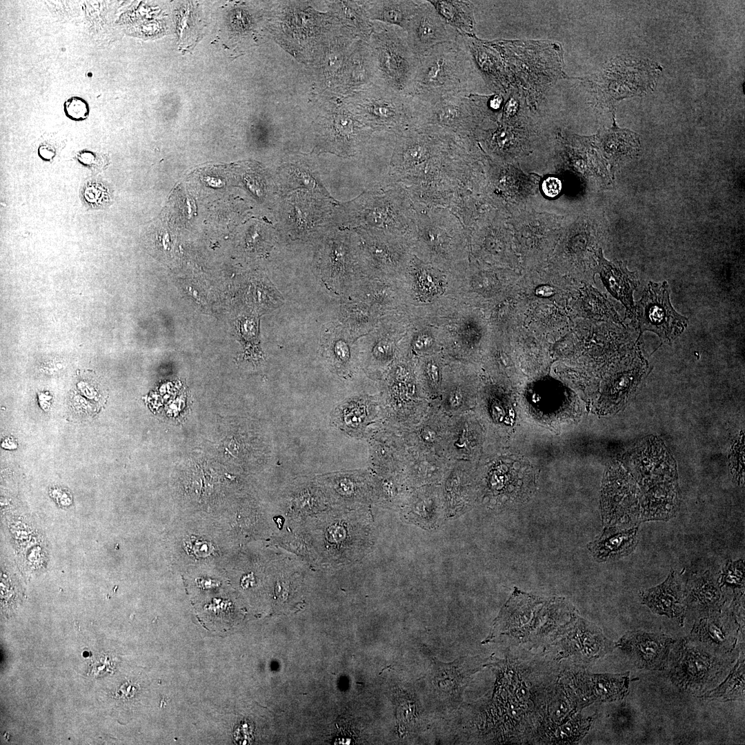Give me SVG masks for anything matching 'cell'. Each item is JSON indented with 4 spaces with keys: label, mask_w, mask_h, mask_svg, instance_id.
Wrapping results in <instances>:
<instances>
[{
    "label": "cell",
    "mask_w": 745,
    "mask_h": 745,
    "mask_svg": "<svg viewBox=\"0 0 745 745\" xmlns=\"http://www.w3.org/2000/svg\"><path fill=\"white\" fill-rule=\"evenodd\" d=\"M395 136L389 167L380 183L400 186L415 204L448 208L469 150L455 135L433 126Z\"/></svg>",
    "instance_id": "obj_1"
},
{
    "label": "cell",
    "mask_w": 745,
    "mask_h": 745,
    "mask_svg": "<svg viewBox=\"0 0 745 745\" xmlns=\"http://www.w3.org/2000/svg\"><path fill=\"white\" fill-rule=\"evenodd\" d=\"M504 65L508 95L514 92L530 108H537L557 81L569 79L564 70L563 50L550 41L493 39Z\"/></svg>",
    "instance_id": "obj_2"
},
{
    "label": "cell",
    "mask_w": 745,
    "mask_h": 745,
    "mask_svg": "<svg viewBox=\"0 0 745 745\" xmlns=\"http://www.w3.org/2000/svg\"><path fill=\"white\" fill-rule=\"evenodd\" d=\"M415 216L413 202L397 184L378 183L375 188L338 206V226L408 237Z\"/></svg>",
    "instance_id": "obj_3"
},
{
    "label": "cell",
    "mask_w": 745,
    "mask_h": 745,
    "mask_svg": "<svg viewBox=\"0 0 745 745\" xmlns=\"http://www.w3.org/2000/svg\"><path fill=\"white\" fill-rule=\"evenodd\" d=\"M476 71L459 33L455 41L437 44L420 57L409 95L430 101L446 95L474 94Z\"/></svg>",
    "instance_id": "obj_4"
},
{
    "label": "cell",
    "mask_w": 745,
    "mask_h": 745,
    "mask_svg": "<svg viewBox=\"0 0 745 745\" xmlns=\"http://www.w3.org/2000/svg\"><path fill=\"white\" fill-rule=\"evenodd\" d=\"M661 66L629 55L614 57L596 73L579 78L593 103L615 114L619 101L644 95L655 87Z\"/></svg>",
    "instance_id": "obj_5"
},
{
    "label": "cell",
    "mask_w": 745,
    "mask_h": 745,
    "mask_svg": "<svg viewBox=\"0 0 745 745\" xmlns=\"http://www.w3.org/2000/svg\"><path fill=\"white\" fill-rule=\"evenodd\" d=\"M416 99L419 103L416 127L435 126L462 141L476 142L475 134L491 112L488 95L479 93L446 95L430 101Z\"/></svg>",
    "instance_id": "obj_6"
},
{
    "label": "cell",
    "mask_w": 745,
    "mask_h": 745,
    "mask_svg": "<svg viewBox=\"0 0 745 745\" xmlns=\"http://www.w3.org/2000/svg\"><path fill=\"white\" fill-rule=\"evenodd\" d=\"M351 103L353 114L375 132L396 135L416 126L418 100L383 85L375 83L357 92Z\"/></svg>",
    "instance_id": "obj_7"
},
{
    "label": "cell",
    "mask_w": 745,
    "mask_h": 745,
    "mask_svg": "<svg viewBox=\"0 0 745 745\" xmlns=\"http://www.w3.org/2000/svg\"><path fill=\"white\" fill-rule=\"evenodd\" d=\"M377 84L409 95L419 63V57L410 47L406 32L395 26L372 28L370 37Z\"/></svg>",
    "instance_id": "obj_8"
},
{
    "label": "cell",
    "mask_w": 745,
    "mask_h": 745,
    "mask_svg": "<svg viewBox=\"0 0 745 745\" xmlns=\"http://www.w3.org/2000/svg\"><path fill=\"white\" fill-rule=\"evenodd\" d=\"M281 224L292 239L323 237L338 226V206L330 197L307 190L285 193L281 201Z\"/></svg>",
    "instance_id": "obj_9"
},
{
    "label": "cell",
    "mask_w": 745,
    "mask_h": 745,
    "mask_svg": "<svg viewBox=\"0 0 745 745\" xmlns=\"http://www.w3.org/2000/svg\"><path fill=\"white\" fill-rule=\"evenodd\" d=\"M414 227L409 239H415L434 258L449 260L459 250L468 229L447 208L413 203Z\"/></svg>",
    "instance_id": "obj_10"
},
{
    "label": "cell",
    "mask_w": 745,
    "mask_h": 745,
    "mask_svg": "<svg viewBox=\"0 0 745 745\" xmlns=\"http://www.w3.org/2000/svg\"><path fill=\"white\" fill-rule=\"evenodd\" d=\"M642 492L637 481L619 460L606 470L602 485L601 510L606 527L639 525Z\"/></svg>",
    "instance_id": "obj_11"
},
{
    "label": "cell",
    "mask_w": 745,
    "mask_h": 745,
    "mask_svg": "<svg viewBox=\"0 0 745 745\" xmlns=\"http://www.w3.org/2000/svg\"><path fill=\"white\" fill-rule=\"evenodd\" d=\"M668 664L671 679L677 686L701 693L716 684L729 662L719 655L681 641L670 654Z\"/></svg>",
    "instance_id": "obj_12"
},
{
    "label": "cell",
    "mask_w": 745,
    "mask_h": 745,
    "mask_svg": "<svg viewBox=\"0 0 745 745\" xmlns=\"http://www.w3.org/2000/svg\"><path fill=\"white\" fill-rule=\"evenodd\" d=\"M635 315L640 333L653 332L664 343H670L679 337L688 321L672 306L666 281L648 282L642 298L635 305Z\"/></svg>",
    "instance_id": "obj_13"
},
{
    "label": "cell",
    "mask_w": 745,
    "mask_h": 745,
    "mask_svg": "<svg viewBox=\"0 0 745 745\" xmlns=\"http://www.w3.org/2000/svg\"><path fill=\"white\" fill-rule=\"evenodd\" d=\"M318 131V146L325 151L342 156L360 152L372 137L374 130L361 122L352 112L344 110L327 118Z\"/></svg>",
    "instance_id": "obj_14"
},
{
    "label": "cell",
    "mask_w": 745,
    "mask_h": 745,
    "mask_svg": "<svg viewBox=\"0 0 745 745\" xmlns=\"http://www.w3.org/2000/svg\"><path fill=\"white\" fill-rule=\"evenodd\" d=\"M404 31L410 48L419 58L437 44L455 41L459 34L446 23L429 1L424 0Z\"/></svg>",
    "instance_id": "obj_15"
},
{
    "label": "cell",
    "mask_w": 745,
    "mask_h": 745,
    "mask_svg": "<svg viewBox=\"0 0 745 745\" xmlns=\"http://www.w3.org/2000/svg\"><path fill=\"white\" fill-rule=\"evenodd\" d=\"M676 641L662 633L629 631L617 646L639 668L664 670L668 666L670 649Z\"/></svg>",
    "instance_id": "obj_16"
},
{
    "label": "cell",
    "mask_w": 745,
    "mask_h": 745,
    "mask_svg": "<svg viewBox=\"0 0 745 745\" xmlns=\"http://www.w3.org/2000/svg\"><path fill=\"white\" fill-rule=\"evenodd\" d=\"M482 666L481 660L476 657H461L450 663L434 659L433 684L440 695L457 699L468 683L470 677Z\"/></svg>",
    "instance_id": "obj_17"
},
{
    "label": "cell",
    "mask_w": 745,
    "mask_h": 745,
    "mask_svg": "<svg viewBox=\"0 0 745 745\" xmlns=\"http://www.w3.org/2000/svg\"><path fill=\"white\" fill-rule=\"evenodd\" d=\"M598 272L608 291L626 308L630 317L635 316L633 292L639 285L636 271H629L621 261L606 260L600 249L597 253Z\"/></svg>",
    "instance_id": "obj_18"
},
{
    "label": "cell",
    "mask_w": 745,
    "mask_h": 745,
    "mask_svg": "<svg viewBox=\"0 0 745 745\" xmlns=\"http://www.w3.org/2000/svg\"><path fill=\"white\" fill-rule=\"evenodd\" d=\"M640 599L655 614L681 620L684 618L686 607L684 590L674 570L662 584L642 590Z\"/></svg>",
    "instance_id": "obj_19"
},
{
    "label": "cell",
    "mask_w": 745,
    "mask_h": 745,
    "mask_svg": "<svg viewBox=\"0 0 745 745\" xmlns=\"http://www.w3.org/2000/svg\"><path fill=\"white\" fill-rule=\"evenodd\" d=\"M737 631V624L731 615H712L695 622L691 636L717 653H728L735 645Z\"/></svg>",
    "instance_id": "obj_20"
},
{
    "label": "cell",
    "mask_w": 745,
    "mask_h": 745,
    "mask_svg": "<svg viewBox=\"0 0 745 745\" xmlns=\"http://www.w3.org/2000/svg\"><path fill=\"white\" fill-rule=\"evenodd\" d=\"M639 525L630 528L605 527L602 534L588 544V549L599 562L625 557L635 549Z\"/></svg>",
    "instance_id": "obj_21"
},
{
    "label": "cell",
    "mask_w": 745,
    "mask_h": 745,
    "mask_svg": "<svg viewBox=\"0 0 745 745\" xmlns=\"http://www.w3.org/2000/svg\"><path fill=\"white\" fill-rule=\"evenodd\" d=\"M610 128L604 129L595 135L597 148L612 164L637 155L640 150L638 135L616 125L615 114Z\"/></svg>",
    "instance_id": "obj_22"
},
{
    "label": "cell",
    "mask_w": 745,
    "mask_h": 745,
    "mask_svg": "<svg viewBox=\"0 0 745 745\" xmlns=\"http://www.w3.org/2000/svg\"><path fill=\"white\" fill-rule=\"evenodd\" d=\"M684 596L686 606L711 613L721 608L724 604L719 585L708 571L691 577L684 590Z\"/></svg>",
    "instance_id": "obj_23"
},
{
    "label": "cell",
    "mask_w": 745,
    "mask_h": 745,
    "mask_svg": "<svg viewBox=\"0 0 745 745\" xmlns=\"http://www.w3.org/2000/svg\"><path fill=\"white\" fill-rule=\"evenodd\" d=\"M421 1H372L362 3L369 19L378 20L405 30Z\"/></svg>",
    "instance_id": "obj_24"
},
{
    "label": "cell",
    "mask_w": 745,
    "mask_h": 745,
    "mask_svg": "<svg viewBox=\"0 0 745 745\" xmlns=\"http://www.w3.org/2000/svg\"><path fill=\"white\" fill-rule=\"evenodd\" d=\"M446 23L466 37L475 33V6L472 1L429 0Z\"/></svg>",
    "instance_id": "obj_25"
},
{
    "label": "cell",
    "mask_w": 745,
    "mask_h": 745,
    "mask_svg": "<svg viewBox=\"0 0 745 745\" xmlns=\"http://www.w3.org/2000/svg\"><path fill=\"white\" fill-rule=\"evenodd\" d=\"M584 681L585 691L589 702L613 701L626 695L630 682L629 673L586 675Z\"/></svg>",
    "instance_id": "obj_26"
},
{
    "label": "cell",
    "mask_w": 745,
    "mask_h": 745,
    "mask_svg": "<svg viewBox=\"0 0 745 745\" xmlns=\"http://www.w3.org/2000/svg\"><path fill=\"white\" fill-rule=\"evenodd\" d=\"M744 656L741 655L726 679L717 688L701 696L707 699L732 701L744 697Z\"/></svg>",
    "instance_id": "obj_27"
},
{
    "label": "cell",
    "mask_w": 745,
    "mask_h": 745,
    "mask_svg": "<svg viewBox=\"0 0 745 745\" xmlns=\"http://www.w3.org/2000/svg\"><path fill=\"white\" fill-rule=\"evenodd\" d=\"M285 193L297 190H307L327 196L324 188L319 186L314 171L302 164H285Z\"/></svg>",
    "instance_id": "obj_28"
},
{
    "label": "cell",
    "mask_w": 745,
    "mask_h": 745,
    "mask_svg": "<svg viewBox=\"0 0 745 745\" xmlns=\"http://www.w3.org/2000/svg\"><path fill=\"white\" fill-rule=\"evenodd\" d=\"M582 305L584 312L589 317L622 324L612 304L599 291L590 286L585 288Z\"/></svg>",
    "instance_id": "obj_29"
},
{
    "label": "cell",
    "mask_w": 745,
    "mask_h": 745,
    "mask_svg": "<svg viewBox=\"0 0 745 745\" xmlns=\"http://www.w3.org/2000/svg\"><path fill=\"white\" fill-rule=\"evenodd\" d=\"M81 199L84 205L92 209H102L112 202V193L108 185L98 179L88 180L81 189Z\"/></svg>",
    "instance_id": "obj_30"
},
{
    "label": "cell",
    "mask_w": 745,
    "mask_h": 745,
    "mask_svg": "<svg viewBox=\"0 0 745 745\" xmlns=\"http://www.w3.org/2000/svg\"><path fill=\"white\" fill-rule=\"evenodd\" d=\"M719 585V587L744 588V565L742 559L735 562L728 560L725 564Z\"/></svg>",
    "instance_id": "obj_31"
},
{
    "label": "cell",
    "mask_w": 745,
    "mask_h": 745,
    "mask_svg": "<svg viewBox=\"0 0 745 745\" xmlns=\"http://www.w3.org/2000/svg\"><path fill=\"white\" fill-rule=\"evenodd\" d=\"M66 116L71 120L79 121L88 118L90 107L88 102L80 97H72L63 104Z\"/></svg>",
    "instance_id": "obj_32"
},
{
    "label": "cell",
    "mask_w": 745,
    "mask_h": 745,
    "mask_svg": "<svg viewBox=\"0 0 745 745\" xmlns=\"http://www.w3.org/2000/svg\"><path fill=\"white\" fill-rule=\"evenodd\" d=\"M397 719L399 726L405 728L415 719V703L407 694L398 697Z\"/></svg>",
    "instance_id": "obj_33"
},
{
    "label": "cell",
    "mask_w": 745,
    "mask_h": 745,
    "mask_svg": "<svg viewBox=\"0 0 745 745\" xmlns=\"http://www.w3.org/2000/svg\"><path fill=\"white\" fill-rule=\"evenodd\" d=\"M77 159L81 164L95 171L101 170L108 164L106 158L88 150L79 152Z\"/></svg>",
    "instance_id": "obj_34"
},
{
    "label": "cell",
    "mask_w": 745,
    "mask_h": 745,
    "mask_svg": "<svg viewBox=\"0 0 745 745\" xmlns=\"http://www.w3.org/2000/svg\"><path fill=\"white\" fill-rule=\"evenodd\" d=\"M562 184L560 181L553 177L545 179L542 184V189L545 195L550 197L557 196L560 192Z\"/></svg>",
    "instance_id": "obj_35"
},
{
    "label": "cell",
    "mask_w": 745,
    "mask_h": 745,
    "mask_svg": "<svg viewBox=\"0 0 745 745\" xmlns=\"http://www.w3.org/2000/svg\"><path fill=\"white\" fill-rule=\"evenodd\" d=\"M432 344V338L427 335H420L416 340L415 346L421 350L428 348Z\"/></svg>",
    "instance_id": "obj_36"
},
{
    "label": "cell",
    "mask_w": 745,
    "mask_h": 745,
    "mask_svg": "<svg viewBox=\"0 0 745 745\" xmlns=\"http://www.w3.org/2000/svg\"><path fill=\"white\" fill-rule=\"evenodd\" d=\"M426 368L427 372L431 380L433 382L437 383L439 381V370L437 366L433 363H429L428 364Z\"/></svg>",
    "instance_id": "obj_37"
},
{
    "label": "cell",
    "mask_w": 745,
    "mask_h": 745,
    "mask_svg": "<svg viewBox=\"0 0 745 745\" xmlns=\"http://www.w3.org/2000/svg\"><path fill=\"white\" fill-rule=\"evenodd\" d=\"M461 400H462L461 395V394L459 393V391L455 390V391H453L450 394V398H449V402H450V404L451 405V406H453V407L459 406V405L461 403Z\"/></svg>",
    "instance_id": "obj_38"
},
{
    "label": "cell",
    "mask_w": 745,
    "mask_h": 745,
    "mask_svg": "<svg viewBox=\"0 0 745 745\" xmlns=\"http://www.w3.org/2000/svg\"><path fill=\"white\" fill-rule=\"evenodd\" d=\"M421 437L425 441L433 442L436 439V434L433 430L425 428L421 432Z\"/></svg>",
    "instance_id": "obj_39"
},
{
    "label": "cell",
    "mask_w": 745,
    "mask_h": 745,
    "mask_svg": "<svg viewBox=\"0 0 745 745\" xmlns=\"http://www.w3.org/2000/svg\"><path fill=\"white\" fill-rule=\"evenodd\" d=\"M553 292V288L549 286H543L536 290V294L543 297L550 296Z\"/></svg>",
    "instance_id": "obj_40"
}]
</instances>
